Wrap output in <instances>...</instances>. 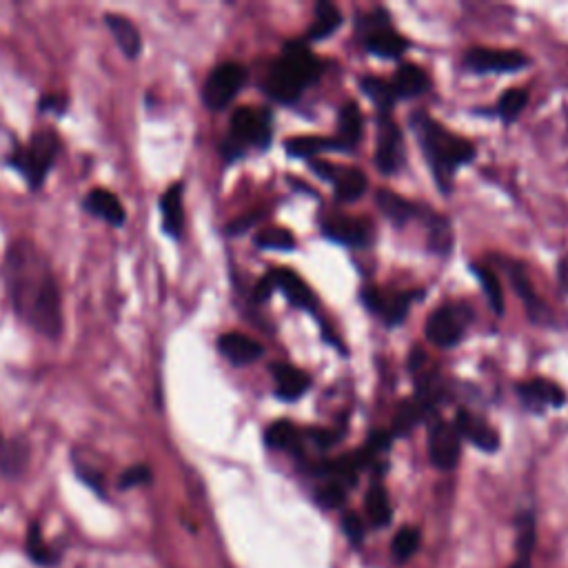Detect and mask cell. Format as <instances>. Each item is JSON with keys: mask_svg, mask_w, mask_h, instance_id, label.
Segmentation results:
<instances>
[{"mask_svg": "<svg viewBox=\"0 0 568 568\" xmlns=\"http://www.w3.org/2000/svg\"><path fill=\"white\" fill-rule=\"evenodd\" d=\"M375 202H378V207L382 209L384 216L395 222V225H404V222H409L415 216L413 202L393 194L389 189H380L378 196H375Z\"/></svg>", "mask_w": 568, "mask_h": 568, "instance_id": "484cf974", "label": "cell"}, {"mask_svg": "<svg viewBox=\"0 0 568 568\" xmlns=\"http://www.w3.org/2000/svg\"><path fill=\"white\" fill-rule=\"evenodd\" d=\"M557 276H560L562 287L568 291V258L560 260V267H557Z\"/></svg>", "mask_w": 568, "mask_h": 568, "instance_id": "bcb514c9", "label": "cell"}, {"mask_svg": "<svg viewBox=\"0 0 568 568\" xmlns=\"http://www.w3.org/2000/svg\"><path fill=\"white\" fill-rule=\"evenodd\" d=\"M407 47H409L407 40H404V36H400L398 32H393L389 23L378 25L367 36L369 52L382 58H400L404 52H407Z\"/></svg>", "mask_w": 568, "mask_h": 568, "instance_id": "7402d4cb", "label": "cell"}, {"mask_svg": "<svg viewBox=\"0 0 568 568\" xmlns=\"http://www.w3.org/2000/svg\"><path fill=\"white\" fill-rule=\"evenodd\" d=\"M267 278L271 280L273 289H280L284 296L289 298L293 307H300L307 311L316 309V296H313V291L307 287V284H304V280L298 276L296 271L278 267V269H271L267 273Z\"/></svg>", "mask_w": 568, "mask_h": 568, "instance_id": "4fadbf2b", "label": "cell"}, {"mask_svg": "<svg viewBox=\"0 0 568 568\" xmlns=\"http://www.w3.org/2000/svg\"><path fill=\"white\" fill-rule=\"evenodd\" d=\"M391 89L395 98H415L429 89V76L426 71L413 63H404L393 76Z\"/></svg>", "mask_w": 568, "mask_h": 568, "instance_id": "44dd1931", "label": "cell"}, {"mask_svg": "<svg viewBox=\"0 0 568 568\" xmlns=\"http://www.w3.org/2000/svg\"><path fill=\"white\" fill-rule=\"evenodd\" d=\"M462 453V438L453 422L438 420L429 429V458L442 471L455 469Z\"/></svg>", "mask_w": 568, "mask_h": 568, "instance_id": "52a82bcc", "label": "cell"}, {"mask_svg": "<svg viewBox=\"0 0 568 568\" xmlns=\"http://www.w3.org/2000/svg\"><path fill=\"white\" fill-rule=\"evenodd\" d=\"M256 245L269 251H291L296 247V238L287 229H267L256 238Z\"/></svg>", "mask_w": 568, "mask_h": 568, "instance_id": "f35d334b", "label": "cell"}, {"mask_svg": "<svg viewBox=\"0 0 568 568\" xmlns=\"http://www.w3.org/2000/svg\"><path fill=\"white\" fill-rule=\"evenodd\" d=\"M83 209L98 220L107 222L111 227H123L127 220V211L123 207V202L114 194V191L96 187L91 189L83 200Z\"/></svg>", "mask_w": 568, "mask_h": 568, "instance_id": "7c38bea8", "label": "cell"}, {"mask_svg": "<svg viewBox=\"0 0 568 568\" xmlns=\"http://www.w3.org/2000/svg\"><path fill=\"white\" fill-rule=\"evenodd\" d=\"M151 478H154V473H151L147 464H134V466H129V469L123 475H120L118 489H123V491L136 489V486L149 484Z\"/></svg>", "mask_w": 568, "mask_h": 568, "instance_id": "ab89813d", "label": "cell"}, {"mask_svg": "<svg viewBox=\"0 0 568 568\" xmlns=\"http://www.w3.org/2000/svg\"><path fill=\"white\" fill-rule=\"evenodd\" d=\"M29 455H32V449H29L27 440H9L5 438L3 431H0V473H3L5 478H20L29 464Z\"/></svg>", "mask_w": 568, "mask_h": 568, "instance_id": "ffe728a7", "label": "cell"}, {"mask_svg": "<svg viewBox=\"0 0 568 568\" xmlns=\"http://www.w3.org/2000/svg\"><path fill=\"white\" fill-rule=\"evenodd\" d=\"M333 187H336V196L340 202H351V200H358L364 191H367L369 182L360 169L349 167V169L336 171Z\"/></svg>", "mask_w": 568, "mask_h": 568, "instance_id": "d4e9b609", "label": "cell"}, {"mask_svg": "<svg viewBox=\"0 0 568 568\" xmlns=\"http://www.w3.org/2000/svg\"><path fill=\"white\" fill-rule=\"evenodd\" d=\"M362 138V114L355 103L344 105L338 123V142L342 149H353L355 142Z\"/></svg>", "mask_w": 568, "mask_h": 568, "instance_id": "83f0119b", "label": "cell"}, {"mask_svg": "<svg viewBox=\"0 0 568 568\" xmlns=\"http://www.w3.org/2000/svg\"><path fill=\"white\" fill-rule=\"evenodd\" d=\"M426 411H429V407H426V404L420 402L418 398L404 400V402L400 404L398 413H395L393 433H395V435H407V433L413 429V426L424 418Z\"/></svg>", "mask_w": 568, "mask_h": 568, "instance_id": "4dcf8cb0", "label": "cell"}, {"mask_svg": "<svg viewBox=\"0 0 568 568\" xmlns=\"http://www.w3.org/2000/svg\"><path fill=\"white\" fill-rule=\"evenodd\" d=\"M271 140V116L269 111L240 107L231 116L229 138L225 142V154L229 160L245 154L249 147H267Z\"/></svg>", "mask_w": 568, "mask_h": 568, "instance_id": "5b68a950", "label": "cell"}, {"mask_svg": "<svg viewBox=\"0 0 568 568\" xmlns=\"http://www.w3.org/2000/svg\"><path fill=\"white\" fill-rule=\"evenodd\" d=\"M273 380H276V389L282 400H298L309 389V375L293 364H276Z\"/></svg>", "mask_w": 568, "mask_h": 568, "instance_id": "603a6c76", "label": "cell"}, {"mask_svg": "<svg viewBox=\"0 0 568 568\" xmlns=\"http://www.w3.org/2000/svg\"><path fill=\"white\" fill-rule=\"evenodd\" d=\"M3 280L16 316L47 340H58L65 329L63 291L47 253L32 238L7 245Z\"/></svg>", "mask_w": 568, "mask_h": 568, "instance_id": "6da1fadb", "label": "cell"}, {"mask_svg": "<svg viewBox=\"0 0 568 568\" xmlns=\"http://www.w3.org/2000/svg\"><path fill=\"white\" fill-rule=\"evenodd\" d=\"M247 83V69L240 63H222L211 69V74L202 87V100L213 111L225 109L233 103V98L240 94V89Z\"/></svg>", "mask_w": 568, "mask_h": 568, "instance_id": "8992f818", "label": "cell"}, {"mask_svg": "<svg viewBox=\"0 0 568 568\" xmlns=\"http://www.w3.org/2000/svg\"><path fill=\"white\" fill-rule=\"evenodd\" d=\"M415 131H418L424 156L429 160L435 180L444 191H449L455 171L475 158V145L426 116L418 118Z\"/></svg>", "mask_w": 568, "mask_h": 568, "instance_id": "7a4b0ae2", "label": "cell"}, {"mask_svg": "<svg viewBox=\"0 0 568 568\" xmlns=\"http://www.w3.org/2000/svg\"><path fill=\"white\" fill-rule=\"evenodd\" d=\"M466 320L460 316L458 309L453 307H442L435 313H431V318L426 320V338H429L435 347L449 349L455 347L464 336Z\"/></svg>", "mask_w": 568, "mask_h": 568, "instance_id": "ba28073f", "label": "cell"}, {"mask_svg": "<svg viewBox=\"0 0 568 568\" xmlns=\"http://www.w3.org/2000/svg\"><path fill=\"white\" fill-rule=\"evenodd\" d=\"M60 154V136L54 129H40L27 145H16L7 154V165L14 167L20 176L25 178L29 189L43 187L49 171L56 165V158Z\"/></svg>", "mask_w": 568, "mask_h": 568, "instance_id": "277c9868", "label": "cell"}, {"mask_svg": "<svg viewBox=\"0 0 568 568\" xmlns=\"http://www.w3.org/2000/svg\"><path fill=\"white\" fill-rule=\"evenodd\" d=\"M473 271H475V276H478L482 284V291L486 293V298H489L495 313H504V296H502V287H500V280H497L495 276V271L491 267H480V265H473Z\"/></svg>", "mask_w": 568, "mask_h": 568, "instance_id": "836d02e7", "label": "cell"}, {"mask_svg": "<svg viewBox=\"0 0 568 568\" xmlns=\"http://www.w3.org/2000/svg\"><path fill=\"white\" fill-rule=\"evenodd\" d=\"M375 162L384 174H393L402 162V134L400 127L393 123L389 114H382L380 131H378V151H375Z\"/></svg>", "mask_w": 568, "mask_h": 568, "instance_id": "30bf717a", "label": "cell"}, {"mask_svg": "<svg viewBox=\"0 0 568 568\" xmlns=\"http://www.w3.org/2000/svg\"><path fill=\"white\" fill-rule=\"evenodd\" d=\"M40 111H56V114H65L67 109V96H58V94H49L40 98Z\"/></svg>", "mask_w": 568, "mask_h": 568, "instance_id": "ee69618b", "label": "cell"}, {"mask_svg": "<svg viewBox=\"0 0 568 568\" xmlns=\"http://www.w3.org/2000/svg\"><path fill=\"white\" fill-rule=\"evenodd\" d=\"M331 149H342L340 142L322 136H300L287 140V151L296 158H313L322 154V151H331Z\"/></svg>", "mask_w": 568, "mask_h": 568, "instance_id": "f1b7e54d", "label": "cell"}, {"mask_svg": "<svg viewBox=\"0 0 568 568\" xmlns=\"http://www.w3.org/2000/svg\"><path fill=\"white\" fill-rule=\"evenodd\" d=\"M506 271H509V280L513 284L515 293L524 300L526 309H529V313L535 318V309L542 307V304L535 296V291L531 287V280H529V276H526V269L522 265H517V262H511L509 269H506Z\"/></svg>", "mask_w": 568, "mask_h": 568, "instance_id": "1f68e13d", "label": "cell"}, {"mask_svg": "<svg viewBox=\"0 0 568 568\" xmlns=\"http://www.w3.org/2000/svg\"><path fill=\"white\" fill-rule=\"evenodd\" d=\"M185 182H174L165 194L160 196V213H162V229L167 236L180 238L185 229Z\"/></svg>", "mask_w": 568, "mask_h": 568, "instance_id": "2e32d148", "label": "cell"}, {"mask_svg": "<svg viewBox=\"0 0 568 568\" xmlns=\"http://www.w3.org/2000/svg\"><path fill=\"white\" fill-rule=\"evenodd\" d=\"M322 231L324 236L349 247H364L371 238V229L367 222L349 216H329L322 222Z\"/></svg>", "mask_w": 568, "mask_h": 568, "instance_id": "9a60e30c", "label": "cell"}, {"mask_svg": "<svg viewBox=\"0 0 568 568\" xmlns=\"http://www.w3.org/2000/svg\"><path fill=\"white\" fill-rule=\"evenodd\" d=\"M533 540H535V529L533 520L526 517L520 524V540H517V557L509 568H531V551H533Z\"/></svg>", "mask_w": 568, "mask_h": 568, "instance_id": "74e56055", "label": "cell"}, {"mask_svg": "<svg viewBox=\"0 0 568 568\" xmlns=\"http://www.w3.org/2000/svg\"><path fill=\"white\" fill-rule=\"evenodd\" d=\"M344 533H347L353 542H360L364 537V522L360 520L358 513H347L344 515Z\"/></svg>", "mask_w": 568, "mask_h": 568, "instance_id": "7bdbcfd3", "label": "cell"}, {"mask_svg": "<svg viewBox=\"0 0 568 568\" xmlns=\"http://www.w3.org/2000/svg\"><path fill=\"white\" fill-rule=\"evenodd\" d=\"M265 440L271 449H276V451L300 453L302 449V433L298 431V426L291 424L289 420L273 422L265 433Z\"/></svg>", "mask_w": 568, "mask_h": 568, "instance_id": "cb8c5ba5", "label": "cell"}, {"mask_svg": "<svg viewBox=\"0 0 568 568\" xmlns=\"http://www.w3.org/2000/svg\"><path fill=\"white\" fill-rule=\"evenodd\" d=\"M322 74V63L311 54L304 43H287L282 56L271 67L265 80V89L280 103H293L309 83H316Z\"/></svg>", "mask_w": 568, "mask_h": 568, "instance_id": "3957f363", "label": "cell"}, {"mask_svg": "<svg viewBox=\"0 0 568 568\" xmlns=\"http://www.w3.org/2000/svg\"><path fill=\"white\" fill-rule=\"evenodd\" d=\"M517 393H520V398L533 409L562 407L566 400L564 391L551 380H544V378H535V380L517 384Z\"/></svg>", "mask_w": 568, "mask_h": 568, "instance_id": "d6986e66", "label": "cell"}, {"mask_svg": "<svg viewBox=\"0 0 568 568\" xmlns=\"http://www.w3.org/2000/svg\"><path fill=\"white\" fill-rule=\"evenodd\" d=\"M526 103H529V94L524 89H509L502 94L500 103H497V114H500L506 123H511L517 116L522 114Z\"/></svg>", "mask_w": 568, "mask_h": 568, "instance_id": "d590c367", "label": "cell"}, {"mask_svg": "<svg viewBox=\"0 0 568 568\" xmlns=\"http://www.w3.org/2000/svg\"><path fill=\"white\" fill-rule=\"evenodd\" d=\"M218 349L231 364H236V367H247V364L260 360L262 353H265V349H262V344L258 340H253L245 336V333H238V331H231V333H225V336H220Z\"/></svg>", "mask_w": 568, "mask_h": 568, "instance_id": "e0dca14e", "label": "cell"}, {"mask_svg": "<svg viewBox=\"0 0 568 568\" xmlns=\"http://www.w3.org/2000/svg\"><path fill=\"white\" fill-rule=\"evenodd\" d=\"M418 546H420V531L413 529V526H404V529L398 535H395L391 551H393L395 560L404 562V560H409V557L415 555Z\"/></svg>", "mask_w": 568, "mask_h": 568, "instance_id": "8d00e7d4", "label": "cell"}, {"mask_svg": "<svg viewBox=\"0 0 568 568\" xmlns=\"http://www.w3.org/2000/svg\"><path fill=\"white\" fill-rule=\"evenodd\" d=\"M389 444H391V433L387 431H375L369 442H367V449L371 453H380V451H387L389 449Z\"/></svg>", "mask_w": 568, "mask_h": 568, "instance_id": "f6af8a7d", "label": "cell"}, {"mask_svg": "<svg viewBox=\"0 0 568 568\" xmlns=\"http://www.w3.org/2000/svg\"><path fill=\"white\" fill-rule=\"evenodd\" d=\"M415 296L418 293L415 291H400V293H391V296H387V293H382L378 289H367L362 293V300L367 307L375 313H380V316L387 320V324H398L404 320V316H407V311L411 307V302L415 300Z\"/></svg>", "mask_w": 568, "mask_h": 568, "instance_id": "8fae6325", "label": "cell"}, {"mask_svg": "<svg viewBox=\"0 0 568 568\" xmlns=\"http://www.w3.org/2000/svg\"><path fill=\"white\" fill-rule=\"evenodd\" d=\"M340 25H342L340 9L333 3H329V0H322V3H318L316 7V20H313V25L309 27L307 38L322 40L336 32Z\"/></svg>", "mask_w": 568, "mask_h": 568, "instance_id": "4316f807", "label": "cell"}, {"mask_svg": "<svg viewBox=\"0 0 568 568\" xmlns=\"http://www.w3.org/2000/svg\"><path fill=\"white\" fill-rule=\"evenodd\" d=\"M344 497H347V493H344V484L336 480L324 484L318 491V502L322 506H327V509H338V506L344 502Z\"/></svg>", "mask_w": 568, "mask_h": 568, "instance_id": "b9f144b4", "label": "cell"}, {"mask_svg": "<svg viewBox=\"0 0 568 568\" xmlns=\"http://www.w3.org/2000/svg\"><path fill=\"white\" fill-rule=\"evenodd\" d=\"M362 91L367 94L375 105H378V109H382V114H389V107L393 105V89L389 83H384L382 78H362Z\"/></svg>", "mask_w": 568, "mask_h": 568, "instance_id": "e575fe53", "label": "cell"}, {"mask_svg": "<svg viewBox=\"0 0 568 568\" xmlns=\"http://www.w3.org/2000/svg\"><path fill=\"white\" fill-rule=\"evenodd\" d=\"M103 20L111 36H114L118 49L123 52V56L129 60H136L142 52V36L134 20L123 14H114V12H107Z\"/></svg>", "mask_w": 568, "mask_h": 568, "instance_id": "ac0fdd59", "label": "cell"}, {"mask_svg": "<svg viewBox=\"0 0 568 568\" xmlns=\"http://www.w3.org/2000/svg\"><path fill=\"white\" fill-rule=\"evenodd\" d=\"M27 553H29V557H32V562L40 564V566H54L58 562V553L52 549V546L45 544L43 535H40L38 524H34L32 529H29Z\"/></svg>", "mask_w": 568, "mask_h": 568, "instance_id": "d6a6232c", "label": "cell"}, {"mask_svg": "<svg viewBox=\"0 0 568 568\" xmlns=\"http://www.w3.org/2000/svg\"><path fill=\"white\" fill-rule=\"evenodd\" d=\"M529 63L522 52L515 49H493V47H475L466 54V65L473 71H515Z\"/></svg>", "mask_w": 568, "mask_h": 568, "instance_id": "9c48e42d", "label": "cell"}, {"mask_svg": "<svg viewBox=\"0 0 568 568\" xmlns=\"http://www.w3.org/2000/svg\"><path fill=\"white\" fill-rule=\"evenodd\" d=\"M367 515L373 526H387L391 522V500L382 484H373L367 493Z\"/></svg>", "mask_w": 568, "mask_h": 568, "instance_id": "f546056e", "label": "cell"}, {"mask_svg": "<svg viewBox=\"0 0 568 568\" xmlns=\"http://www.w3.org/2000/svg\"><path fill=\"white\" fill-rule=\"evenodd\" d=\"M74 469H76V475L80 480H83L89 489H94L96 493L100 495H105L103 491V486H105V480H103V473H100L96 466H91L89 462H83V460H78L76 455H74Z\"/></svg>", "mask_w": 568, "mask_h": 568, "instance_id": "60d3db41", "label": "cell"}, {"mask_svg": "<svg viewBox=\"0 0 568 568\" xmlns=\"http://www.w3.org/2000/svg\"><path fill=\"white\" fill-rule=\"evenodd\" d=\"M453 424H455V429H458L460 438L471 440L475 446H478V449L489 451V453L500 449V435H497L493 426L484 418H480V415L460 411Z\"/></svg>", "mask_w": 568, "mask_h": 568, "instance_id": "5bb4252c", "label": "cell"}]
</instances>
